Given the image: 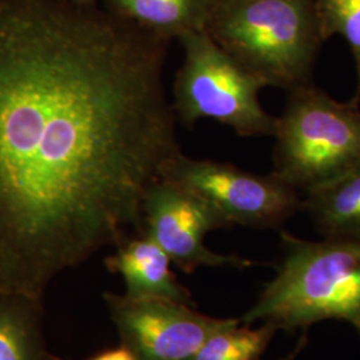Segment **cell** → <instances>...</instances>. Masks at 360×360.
<instances>
[{
  "mask_svg": "<svg viewBox=\"0 0 360 360\" xmlns=\"http://www.w3.org/2000/svg\"><path fill=\"white\" fill-rule=\"evenodd\" d=\"M167 39L92 4L0 0V294L43 300L129 230L180 153Z\"/></svg>",
  "mask_w": 360,
  "mask_h": 360,
  "instance_id": "1",
  "label": "cell"
},
{
  "mask_svg": "<svg viewBox=\"0 0 360 360\" xmlns=\"http://www.w3.org/2000/svg\"><path fill=\"white\" fill-rule=\"evenodd\" d=\"M282 245L276 276L240 323L291 331L335 319L360 334V239L311 242L282 232Z\"/></svg>",
  "mask_w": 360,
  "mask_h": 360,
  "instance_id": "2",
  "label": "cell"
},
{
  "mask_svg": "<svg viewBox=\"0 0 360 360\" xmlns=\"http://www.w3.org/2000/svg\"><path fill=\"white\" fill-rule=\"evenodd\" d=\"M206 31L266 86L287 91L309 84L322 43L312 0H220Z\"/></svg>",
  "mask_w": 360,
  "mask_h": 360,
  "instance_id": "3",
  "label": "cell"
},
{
  "mask_svg": "<svg viewBox=\"0 0 360 360\" xmlns=\"http://www.w3.org/2000/svg\"><path fill=\"white\" fill-rule=\"evenodd\" d=\"M288 92L272 135V174L306 193L360 165V107L311 83Z\"/></svg>",
  "mask_w": 360,
  "mask_h": 360,
  "instance_id": "4",
  "label": "cell"
},
{
  "mask_svg": "<svg viewBox=\"0 0 360 360\" xmlns=\"http://www.w3.org/2000/svg\"><path fill=\"white\" fill-rule=\"evenodd\" d=\"M184 58L175 75L171 102L176 119L193 126L214 119L240 136L274 135L276 117L259 102L267 87L211 38L206 30L180 35Z\"/></svg>",
  "mask_w": 360,
  "mask_h": 360,
  "instance_id": "5",
  "label": "cell"
},
{
  "mask_svg": "<svg viewBox=\"0 0 360 360\" xmlns=\"http://www.w3.org/2000/svg\"><path fill=\"white\" fill-rule=\"evenodd\" d=\"M160 178L199 195L232 226L279 229L302 208L295 188L275 174L257 175L229 163L193 159L181 151Z\"/></svg>",
  "mask_w": 360,
  "mask_h": 360,
  "instance_id": "6",
  "label": "cell"
},
{
  "mask_svg": "<svg viewBox=\"0 0 360 360\" xmlns=\"http://www.w3.org/2000/svg\"><path fill=\"white\" fill-rule=\"evenodd\" d=\"M144 235L159 245L180 270L191 274L199 267L245 269L254 263L223 255L205 245L208 232L232 227L203 198L167 179L156 180L142 203Z\"/></svg>",
  "mask_w": 360,
  "mask_h": 360,
  "instance_id": "7",
  "label": "cell"
},
{
  "mask_svg": "<svg viewBox=\"0 0 360 360\" xmlns=\"http://www.w3.org/2000/svg\"><path fill=\"white\" fill-rule=\"evenodd\" d=\"M122 345L138 360H193L211 335L239 322L207 316L167 299L104 294Z\"/></svg>",
  "mask_w": 360,
  "mask_h": 360,
  "instance_id": "8",
  "label": "cell"
},
{
  "mask_svg": "<svg viewBox=\"0 0 360 360\" xmlns=\"http://www.w3.org/2000/svg\"><path fill=\"white\" fill-rule=\"evenodd\" d=\"M105 267L119 274L131 297L167 299L193 306L190 291L178 282L171 271V259L151 238L141 233L116 245V251L105 257Z\"/></svg>",
  "mask_w": 360,
  "mask_h": 360,
  "instance_id": "9",
  "label": "cell"
},
{
  "mask_svg": "<svg viewBox=\"0 0 360 360\" xmlns=\"http://www.w3.org/2000/svg\"><path fill=\"white\" fill-rule=\"evenodd\" d=\"M220 0H105L107 13L159 38L206 30Z\"/></svg>",
  "mask_w": 360,
  "mask_h": 360,
  "instance_id": "10",
  "label": "cell"
},
{
  "mask_svg": "<svg viewBox=\"0 0 360 360\" xmlns=\"http://www.w3.org/2000/svg\"><path fill=\"white\" fill-rule=\"evenodd\" d=\"M304 193L302 208L324 238L360 239V165Z\"/></svg>",
  "mask_w": 360,
  "mask_h": 360,
  "instance_id": "11",
  "label": "cell"
},
{
  "mask_svg": "<svg viewBox=\"0 0 360 360\" xmlns=\"http://www.w3.org/2000/svg\"><path fill=\"white\" fill-rule=\"evenodd\" d=\"M43 300L0 294V360H60L41 327Z\"/></svg>",
  "mask_w": 360,
  "mask_h": 360,
  "instance_id": "12",
  "label": "cell"
},
{
  "mask_svg": "<svg viewBox=\"0 0 360 360\" xmlns=\"http://www.w3.org/2000/svg\"><path fill=\"white\" fill-rule=\"evenodd\" d=\"M239 322L211 335L193 360H257L269 347L276 328L263 323L259 328Z\"/></svg>",
  "mask_w": 360,
  "mask_h": 360,
  "instance_id": "13",
  "label": "cell"
},
{
  "mask_svg": "<svg viewBox=\"0 0 360 360\" xmlns=\"http://www.w3.org/2000/svg\"><path fill=\"white\" fill-rule=\"evenodd\" d=\"M319 37L323 40L340 35L352 53L358 87L351 102H360V0H312Z\"/></svg>",
  "mask_w": 360,
  "mask_h": 360,
  "instance_id": "14",
  "label": "cell"
},
{
  "mask_svg": "<svg viewBox=\"0 0 360 360\" xmlns=\"http://www.w3.org/2000/svg\"><path fill=\"white\" fill-rule=\"evenodd\" d=\"M87 360H138L129 348L120 345L117 348H110Z\"/></svg>",
  "mask_w": 360,
  "mask_h": 360,
  "instance_id": "15",
  "label": "cell"
},
{
  "mask_svg": "<svg viewBox=\"0 0 360 360\" xmlns=\"http://www.w3.org/2000/svg\"><path fill=\"white\" fill-rule=\"evenodd\" d=\"M304 345H306V338H304V336H303V338H302V340H300V343H299V345H297V347L295 348V351H292V352H291V354H290V355H288V356H287V358H283V359H282V360H294V359H295V356H296V355H297V352H299V349H300V348H303V346H304Z\"/></svg>",
  "mask_w": 360,
  "mask_h": 360,
  "instance_id": "16",
  "label": "cell"
},
{
  "mask_svg": "<svg viewBox=\"0 0 360 360\" xmlns=\"http://www.w3.org/2000/svg\"><path fill=\"white\" fill-rule=\"evenodd\" d=\"M67 1H72L77 4H92L94 0H67Z\"/></svg>",
  "mask_w": 360,
  "mask_h": 360,
  "instance_id": "17",
  "label": "cell"
}]
</instances>
